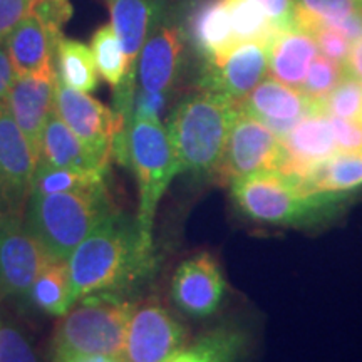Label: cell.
Masks as SVG:
<instances>
[{"label": "cell", "instance_id": "cell-1", "mask_svg": "<svg viewBox=\"0 0 362 362\" xmlns=\"http://www.w3.org/2000/svg\"><path fill=\"white\" fill-rule=\"evenodd\" d=\"M67 267L71 307L89 293L129 296L155 267V248L144 242L136 220L115 210L71 253Z\"/></svg>", "mask_w": 362, "mask_h": 362}, {"label": "cell", "instance_id": "cell-2", "mask_svg": "<svg viewBox=\"0 0 362 362\" xmlns=\"http://www.w3.org/2000/svg\"><path fill=\"white\" fill-rule=\"evenodd\" d=\"M238 112L240 103L200 88L176 104L166 129L180 173L214 176Z\"/></svg>", "mask_w": 362, "mask_h": 362}, {"label": "cell", "instance_id": "cell-3", "mask_svg": "<svg viewBox=\"0 0 362 362\" xmlns=\"http://www.w3.org/2000/svg\"><path fill=\"white\" fill-rule=\"evenodd\" d=\"M115 208L106 183L64 193H30L24 221L52 260L71 253Z\"/></svg>", "mask_w": 362, "mask_h": 362}, {"label": "cell", "instance_id": "cell-4", "mask_svg": "<svg viewBox=\"0 0 362 362\" xmlns=\"http://www.w3.org/2000/svg\"><path fill=\"white\" fill-rule=\"evenodd\" d=\"M235 205L248 218L272 225H302L332 215L347 193L310 192L279 170L259 171L230 183Z\"/></svg>", "mask_w": 362, "mask_h": 362}, {"label": "cell", "instance_id": "cell-5", "mask_svg": "<svg viewBox=\"0 0 362 362\" xmlns=\"http://www.w3.org/2000/svg\"><path fill=\"white\" fill-rule=\"evenodd\" d=\"M138 302L126 293L98 292L74 302L52 336V356L121 357L129 317Z\"/></svg>", "mask_w": 362, "mask_h": 362}, {"label": "cell", "instance_id": "cell-6", "mask_svg": "<svg viewBox=\"0 0 362 362\" xmlns=\"http://www.w3.org/2000/svg\"><path fill=\"white\" fill-rule=\"evenodd\" d=\"M128 153L139 192L136 223L144 242L153 245L156 208L171 180L180 173V165L168 129L160 119H131Z\"/></svg>", "mask_w": 362, "mask_h": 362}, {"label": "cell", "instance_id": "cell-7", "mask_svg": "<svg viewBox=\"0 0 362 362\" xmlns=\"http://www.w3.org/2000/svg\"><path fill=\"white\" fill-rule=\"evenodd\" d=\"M54 110L86 148L103 163L110 165L115 156L119 165H128L129 126L116 117L115 111L88 93H81L61 83L59 78Z\"/></svg>", "mask_w": 362, "mask_h": 362}, {"label": "cell", "instance_id": "cell-8", "mask_svg": "<svg viewBox=\"0 0 362 362\" xmlns=\"http://www.w3.org/2000/svg\"><path fill=\"white\" fill-rule=\"evenodd\" d=\"M188 49L181 8L168 6L136 61V89L171 96L187 62Z\"/></svg>", "mask_w": 362, "mask_h": 362}, {"label": "cell", "instance_id": "cell-9", "mask_svg": "<svg viewBox=\"0 0 362 362\" xmlns=\"http://www.w3.org/2000/svg\"><path fill=\"white\" fill-rule=\"evenodd\" d=\"M280 156L282 141L279 136L257 117L240 110L214 178L221 183H232L259 171L277 170Z\"/></svg>", "mask_w": 362, "mask_h": 362}, {"label": "cell", "instance_id": "cell-10", "mask_svg": "<svg viewBox=\"0 0 362 362\" xmlns=\"http://www.w3.org/2000/svg\"><path fill=\"white\" fill-rule=\"evenodd\" d=\"M37 158L29 139L8 111L6 99L0 101V216H24L33 192Z\"/></svg>", "mask_w": 362, "mask_h": 362}, {"label": "cell", "instance_id": "cell-11", "mask_svg": "<svg viewBox=\"0 0 362 362\" xmlns=\"http://www.w3.org/2000/svg\"><path fill=\"white\" fill-rule=\"evenodd\" d=\"M187 344V330L166 307L148 300L136 304L126 330V362H168Z\"/></svg>", "mask_w": 362, "mask_h": 362}, {"label": "cell", "instance_id": "cell-12", "mask_svg": "<svg viewBox=\"0 0 362 362\" xmlns=\"http://www.w3.org/2000/svg\"><path fill=\"white\" fill-rule=\"evenodd\" d=\"M52 259L27 228L24 216H0V296L22 297Z\"/></svg>", "mask_w": 362, "mask_h": 362}, {"label": "cell", "instance_id": "cell-13", "mask_svg": "<svg viewBox=\"0 0 362 362\" xmlns=\"http://www.w3.org/2000/svg\"><path fill=\"white\" fill-rule=\"evenodd\" d=\"M280 141L282 156L277 170L302 185L325 160L339 151L329 116L320 111L302 117Z\"/></svg>", "mask_w": 362, "mask_h": 362}, {"label": "cell", "instance_id": "cell-14", "mask_svg": "<svg viewBox=\"0 0 362 362\" xmlns=\"http://www.w3.org/2000/svg\"><path fill=\"white\" fill-rule=\"evenodd\" d=\"M269 71V45L260 42L240 44L216 62L202 67L198 88L220 93L242 103L264 81Z\"/></svg>", "mask_w": 362, "mask_h": 362}, {"label": "cell", "instance_id": "cell-15", "mask_svg": "<svg viewBox=\"0 0 362 362\" xmlns=\"http://www.w3.org/2000/svg\"><path fill=\"white\" fill-rule=\"evenodd\" d=\"M225 285L218 262L203 252L176 269L171 282V298L181 312L202 319L218 309L225 296Z\"/></svg>", "mask_w": 362, "mask_h": 362}, {"label": "cell", "instance_id": "cell-16", "mask_svg": "<svg viewBox=\"0 0 362 362\" xmlns=\"http://www.w3.org/2000/svg\"><path fill=\"white\" fill-rule=\"evenodd\" d=\"M62 30L35 11L27 12L12 27L4 44L17 78L56 69L57 45L64 37Z\"/></svg>", "mask_w": 362, "mask_h": 362}, {"label": "cell", "instance_id": "cell-17", "mask_svg": "<svg viewBox=\"0 0 362 362\" xmlns=\"http://www.w3.org/2000/svg\"><path fill=\"white\" fill-rule=\"evenodd\" d=\"M56 84L57 69L19 76L6 96L8 111L29 139L37 161L45 123L54 111Z\"/></svg>", "mask_w": 362, "mask_h": 362}, {"label": "cell", "instance_id": "cell-18", "mask_svg": "<svg viewBox=\"0 0 362 362\" xmlns=\"http://www.w3.org/2000/svg\"><path fill=\"white\" fill-rule=\"evenodd\" d=\"M240 110L257 117L282 138L302 117L319 111V106L302 89L270 78L262 81L240 103Z\"/></svg>", "mask_w": 362, "mask_h": 362}, {"label": "cell", "instance_id": "cell-19", "mask_svg": "<svg viewBox=\"0 0 362 362\" xmlns=\"http://www.w3.org/2000/svg\"><path fill=\"white\" fill-rule=\"evenodd\" d=\"M188 44L203 64L216 62L237 47L226 0H193L181 8Z\"/></svg>", "mask_w": 362, "mask_h": 362}, {"label": "cell", "instance_id": "cell-20", "mask_svg": "<svg viewBox=\"0 0 362 362\" xmlns=\"http://www.w3.org/2000/svg\"><path fill=\"white\" fill-rule=\"evenodd\" d=\"M111 25L119 39L129 71L136 74L141 47L168 8L166 0H106Z\"/></svg>", "mask_w": 362, "mask_h": 362}, {"label": "cell", "instance_id": "cell-21", "mask_svg": "<svg viewBox=\"0 0 362 362\" xmlns=\"http://www.w3.org/2000/svg\"><path fill=\"white\" fill-rule=\"evenodd\" d=\"M39 160L49 163L56 168L99 173L104 176L110 168V165L103 163L86 148V144L59 117L56 110L52 111L45 123L42 139H40Z\"/></svg>", "mask_w": 362, "mask_h": 362}, {"label": "cell", "instance_id": "cell-22", "mask_svg": "<svg viewBox=\"0 0 362 362\" xmlns=\"http://www.w3.org/2000/svg\"><path fill=\"white\" fill-rule=\"evenodd\" d=\"M317 42L310 33L291 27L275 35L269 44V71L280 83L302 88L307 71L317 57Z\"/></svg>", "mask_w": 362, "mask_h": 362}, {"label": "cell", "instance_id": "cell-23", "mask_svg": "<svg viewBox=\"0 0 362 362\" xmlns=\"http://www.w3.org/2000/svg\"><path fill=\"white\" fill-rule=\"evenodd\" d=\"M57 78L81 93H93L99 84V71L89 45L62 37L56 54Z\"/></svg>", "mask_w": 362, "mask_h": 362}, {"label": "cell", "instance_id": "cell-24", "mask_svg": "<svg viewBox=\"0 0 362 362\" xmlns=\"http://www.w3.org/2000/svg\"><path fill=\"white\" fill-rule=\"evenodd\" d=\"M362 185V151H337L309 176L310 192L347 193Z\"/></svg>", "mask_w": 362, "mask_h": 362}, {"label": "cell", "instance_id": "cell-25", "mask_svg": "<svg viewBox=\"0 0 362 362\" xmlns=\"http://www.w3.org/2000/svg\"><path fill=\"white\" fill-rule=\"evenodd\" d=\"M27 297L49 315L62 317L71 309V277L67 260H51L34 280Z\"/></svg>", "mask_w": 362, "mask_h": 362}, {"label": "cell", "instance_id": "cell-26", "mask_svg": "<svg viewBox=\"0 0 362 362\" xmlns=\"http://www.w3.org/2000/svg\"><path fill=\"white\" fill-rule=\"evenodd\" d=\"M247 339L237 329H216L183 347L168 362H237Z\"/></svg>", "mask_w": 362, "mask_h": 362}, {"label": "cell", "instance_id": "cell-27", "mask_svg": "<svg viewBox=\"0 0 362 362\" xmlns=\"http://www.w3.org/2000/svg\"><path fill=\"white\" fill-rule=\"evenodd\" d=\"M90 51H93L94 61H96L99 76L112 89L123 84L124 81L136 79V74L129 71L123 45H121L111 24L98 27L96 33L90 37Z\"/></svg>", "mask_w": 362, "mask_h": 362}, {"label": "cell", "instance_id": "cell-28", "mask_svg": "<svg viewBox=\"0 0 362 362\" xmlns=\"http://www.w3.org/2000/svg\"><path fill=\"white\" fill-rule=\"evenodd\" d=\"M226 6L237 44L260 42L269 45L280 33L264 8L252 0H226Z\"/></svg>", "mask_w": 362, "mask_h": 362}, {"label": "cell", "instance_id": "cell-29", "mask_svg": "<svg viewBox=\"0 0 362 362\" xmlns=\"http://www.w3.org/2000/svg\"><path fill=\"white\" fill-rule=\"evenodd\" d=\"M357 0H293V25L314 34L359 11Z\"/></svg>", "mask_w": 362, "mask_h": 362}, {"label": "cell", "instance_id": "cell-30", "mask_svg": "<svg viewBox=\"0 0 362 362\" xmlns=\"http://www.w3.org/2000/svg\"><path fill=\"white\" fill-rule=\"evenodd\" d=\"M106 176L99 173H84V171H72L56 168L42 160L37 161L33 181L34 193H64L81 192L104 183ZM30 192V193H33Z\"/></svg>", "mask_w": 362, "mask_h": 362}, {"label": "cell", "instance_id": "cell-31", "mask_svg": "<svg viewBox=\"0 0 362 362\" xmlns=\"http://www.w3.org/2000/svg\"><path fill=\"white\" fill-rule=\"evenodd\" d=\"M319 111L325 116L342 119H362V83L351 76H344L337 88L319 103Z\"/></svg>", "mask_w": 362, "mask_h": 362}, {"label": "cell", "instance_id": "cell-32", "mask_svg": "<svg viewBox=\"0 0 362 362\" xmlns=\"http://www.w3.org/2000/svg\"><path fill=\"white\" fill-rule=\"evenodd\" d=\"M344 76H346V71L342 64L325 56H317L307 71L300 89L319 106V103H322L337 88Z\"/></svg>", "mask_w": 362, "mask_h": 362}, {"label": "cell", "instance_id": "cell-33", "mask_svg": "<svg viewBox=\"0 0 362 362\" xmlns=\"http://www.w3.org/2000/svg\"><path fill=\"white\" fill-rule=\"evenodd\" d=\"M0 362H39L29 341L6 322H0Z\"/></svg>", "mask_w": 362, "mask_h": 362}, {"label": "cell", "instance_id": "cell-34", "mask_svg": "<svg viewBox=\"0 0 362 362\" xmlns=\"http://www.w3.org/2000/svg\"><path fill=\"white\" fill-rule=\"evenodd\" d=\"M312 35L315 37L317 49L322 52V56L332 59V61L344 66L352 47V42L346 35L336 29H320Z\"/></svg>", "mask_w": 362, "mask_h": 362}, {"label": "cell", "instance_id": "cell-35", "mask_svg": "<svg viewBox=\"0 0 362 362\" xmlns=\"http://www.w3.org/2000/svg\"><path fill=\"white\" fill-rule=\"evenodd\" d=\"M37 0H0V42Z\"/></svg>", "mask_w": 362, "mask_h": 362}, {"label": "cell", "instance_id": "cell-36", "mask_svg": "<svg viewBox=\"0 0 362 362\" xmlns=\"http://www.w3.org/2000/svg\"><path fill=\"white\" fill-rule=\"evenodd\" d=\"M252 2L264 8L269 19L280 30L296 27L293 25V0H252Z\"/></svg>", "mask_w": 362, "mask_h": 362}, {"label": "cell", "instance_id": "cell-37", "mask_svg": "<svg viewBox=\"0 0 362 362\" xmlns=\"http://www.w3.org/2000/svg\"><path fill=\"white\" fill-rule=\"evenodd\" d=\"M16 71H13L11 57H8L6 44L0 42V101L6 99L7 93L11 90L13 81H16Z\"/></svg>", "mask_w": 362, "mask_h": 362}, {"label": "cell", "instance_id": "cell-38", "mask_svg": "<svg viewBox=\"0 0 362 362\" xmlns=\"http://www.w3.org/2000/svg\"><path fill=\"white\" fill-rule=\"evenodd\" d=\"M344 71H346L347 76L362 83V39L352 44L349 56L344 62Z\"/></svg>", "mask_w": 362, "mask_h": 362}, {"label": "cell", "instance_id": "cell-39", "mask_svg": "<svg viewBox=\"0 0 362 362\" xmlns=\"http://www.w3.org/2000/svg\"><path fill=\"white\" fill-rule=\"evenodd\" d=\"M54 362H126L123 357L110 356H81V354H59L52 356Z\"/></svg>", "mask_w": 362, "mask_h": 362}, {"label": "cell", "instance_id": "cell-40", "mask_svg": "<svg viewBox=\"0 0 362 362\" xmlns=\"http://www.w3.org/2000/svg\"><path fill=\"white\" fill-rule=\"evenodd\" d=\"M357 2H359V4H361V6H362V0H357Z\"/></svg>", "mask_w": 362, "mask_h": 362}]
</instances>
